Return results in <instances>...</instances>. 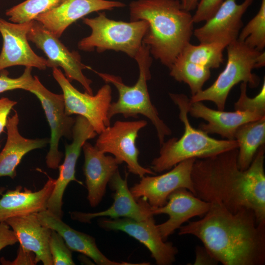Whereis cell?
Segmentation results:
<instances>
[{"label": "cell", "instance_id": "6da1fadb", "mask_svg": "<svg viewBox=\"0 0 265 265\" xmlns=\"http://www.w3.org/2000/svg\"><path fill=\"white\" fill-rule=\"evenodd\" d=\"M265 151L263 144L244 171L238 165V148L196 159L191 172L195 195L220 203L232 213L251 209L258 222H265Z\"/></svg>", "mask_w": 265, "mask_h": 265}, {"label": "cell", "instance_id": "7a4b0ae2", "mask_svg": "<svg viewBox=\"0 0 265 265\" xmlns=\"http://www.w3.org/2000/svg\"><path fill=\"white\" fill-rule=\"evenodd\" d=\"M179 235L199 238L223 265L265 264V222H258L253 210L232 213L218 203H211L201 219L181 226Z\"/></svg>", "mask_w": 265, "mask_h": 265}, {"label": "cell", "instance_id": "3957f363", "mask_svg": "<svg viewBox=\"0 0 265 265\" xmlns=\"http://www.w3.org/2000/svg\"><path fill=\"white\" fill-rule=\"evenodd\" d=\"M130 21L144 20L148 28L142 44L169 69L193 34L192 15L179 0H135L129 4Z\"/></svg>", "mask_w": 265, "mask_h": 265}, {"label": "cell", "instance_id": "277c9868", "mask_svg": "<svg viewBox=\"0 0 265 265\" xmlns=\"http://www.w3.org/2000/svg\"><path fill=\"white\" fill-rule=\"evenodd\" d=\"M169 95L179 108V117L184 124V132L179 139L171 138L160 145L159 156L151 163V168L154 172L169 170L187 159L206 158L238 148L235 139H216L193 128L188 118L190 99L184 94L170 93Z\"/></svg>", "mask_w": 265, "mask_h": 265}, {"label": "cell", "instance_id": "5b68a950", "mask_svg": "<svg viewBox=\"0 0 265 265\" xmlns=\"http://www.w3.org/2000/svg\"><path fill=\"white\" fill-rule=\"evenodd\" d=\"M134 59L139 68V77L132 86L124 84L121 77L107 73L94 71L106 83L113 84L117 89L118 100L110 105L108 117L122 114L124 117L137 118L142 114L148 118L154 126L160 146L164 142L166 136L172 133L171 130L159 116L156 107L152 104L148 92L147 81L150 80V68L152 63L149 48L142 44Z\"/></svg>", "mask_w": 265, "mask_h": 265}, {"label": "cell", "instance_id": "8992f818", "mask_svg": "<svg viewBox=\"0 0 265 265\" xmlns=\"http://www.w3.org/2000/svg\"><path fill=\"white\" fill-rule=\"evenodd\" d=\"M83 23L91 29V34L81 39L80 50L103 53L107 50L122 52L134 58L142 44L148 28L144 20L126 22L108 18L104 12L92 18H83Z\"/></svg>", "mask_w": 265, "mask_h": 265}, {"label": "cell", "instance_id": "52a82bcc", "mask_svg": "<svg viewBox=\"0 0 265 265\" xmlns=\"http://www.w3.org/2000/svg\"><path fill=\"white\" fill-rule=\"evenodd\" d=\"M227 60L224 69L208 88L202 90L190 99V102L209 101L218 110H224L225 103L231 89L240 82L251 88H256L260 77L253 73L258 56L262 52L251 48L237 39L226 47Z\"/></svg>", "mask_w": 265, "mask_h": 265}, {"label": "cell", "instance_id": "ba28073f", "mask_svg": "<svg viewBox=\"0 0 265 265\" xmlns=\"http://www.w3.org/2000/svg\"><path fill=\"white\" fill-rule=\"evenodd\" d=\"M53 75L62 89L67 115L78 114L84 117L98 134L110 126L108 111L112 97L111 88L108 83L103 85L93 95L86 91H79L58 68H53Z\"/></svg>", "mask_w": 265, "mask_h": 265}, {"label": "cell", "instance_id": "9c48e42d", "mask_svg": "<svg viewBox=\"0 0 265 265\" xmlns=\"http://www.w3.org/2000/svg\"><path fill=\"white\" fill-rule=\"evenodd\" d=\"M147 124L144 120L116 121L100 134L95 146L102 153L112 154L119 164L125 162L129 172L140 178L146 174L155 175L152 169L138 162L139 151L135 144L138 132Z\"/></svg>", "mask_w": 265, "mask_h": 265}, {"label": "cell", "instance_id": "30bf717a", "mask_svg": "<svg viewBox=\"0 0 265 265\" xmlns=\"http://www.w3.org/2000/svg\"><path fill=\"white\" fill-rule=\"evenodd\" d=\"M27 37L28 41L44 53L47 57L48 67H61L70 82L72 80L78 81L86 92L93 95L91 87L92 81L82 72L85 69H92L82 63L78 52L69 51L58 38L36 20L32 21Z\"/></svg>", "mask_w": 265, "mask_h": 265}, {"label": "cell", "instance_id": "8fae6325", "mask_svg": "<svg viewBox=\"0 0 265 265\" xmlns=\"http://www.w3.org/2000/svg\"><path fill=\"white\" fill-rule=\"evenodd\" d=\"M39 100L49 123L51 132L50 148L46 156L47 166L53 169L58 167L63 154L58 150L59 141L64 136L72 138V130L75 118L65 112L63 94H57L47 89L38 77L33 80L27 89Z\"/></svg>", "mask_w": 265, "mask_h": 265}, {"label": "cell", "instance_id": "7c38bea8", "mask_svg": "<svg viewBox=\"0 0 265 265\" xmlns=\"http://www.w3.org/2000/svg\"><path fill=\"white\" fill-rule=\"evenodd\" d=\"M99 225L108 231H120L133 238L149 250L158 265H170L176 260L177 248L171 242L164 241L154 216L141 221L127 217L102 218Z\"/></svg>", "mask_w": 265, "mask_h": 265}, {"label": "cell", "instance_id": "4fadbf2b", "mask_svg": "<svg viewBox=\"0 0 265 265\" xmlns=\"http://www.w3.org/2000/svg\"><path fill=\"white\" fill-rule=\"evenodd\" d=\"M195 159L182 161L159 176L142 177L138 183L130 188L132 194L136 199H146L152 209L164 206L169 195L180 188H186L195 195L191 172Z\"/></svg>", "mask_w": 265, "mask_h": 265}, {"label": "cell", "instance_id": "5bb4252c", "mask_svg": "<svg viewBox=\"0 0 265 265\" xmlns=\"http://www.w3.org/2000/svg\"><path fill=\"white\" fill-rule=\"evenodd\" d=\"M75 119L72 130L73 141L65 145V159L58 166V177L47 204V210L60 218L63 216L62 198L68 185L71 181L82 185L75 177L76 165L82 146L87 140L94 138L97 134L85 118L78 115Z\"/></svg>", "mask_w": 265, "mask_h": 265}, {"label": "cell", "instance_id": "9a60e30c", "mask_svg": "<svg viewBox=\"0 0 265 265\" xmlns=\"http://www.w3.org/2000/svg\"><path fill=\"white\" fill-rule=\"evenodd\" d=\"M32 22L14 23L0 17V33L3 45L0 53V72L15 66L45 70L47 59L38 55L30 47L27 33Z\"/></svg>", "mask_w": 265, "mask_h": 265}, {"label": "cell", "instance_id": "2e32d148", "mask_svg": "<svg viewBox=\"0 0 265 265\" xmlns=\"http://www.w3.org/2000/svg\"><path fill=\"white\" fill-rule=\"evenodd\" d=\"M127 175L123 179L118 170L112 177L109 184L114 191L112 205L105 211L97 212H72L71 218L83 223H89L97 217L108 216L110 218L127 217L137 221L145 220L154 215L152 208L143 198L136 199L132 194L127 184Z\"/></svg>", "mask_w": 265, "mask_h": 265}, {"label": "cell", "instance_id": "e0dca14e", "mask_svg": "<svg viewBox=\"0 0 265 265\" xmlns=\"http://www.w3.org/2000/svg\"><path fill=\"white\" fill-rule=\"evenodd\" d=\"M253 0H244L238 4L237 0H224L203 26L194 30V36L200 43L237 39L243 26L242 17Z\"/></svg>", "mask_w": 265, "mask_h": 265}, {"label": "cell", "instance_id": "ac0fdd59", "mask_svg": "<svg viewBox=\"0 0 265 265\" xmlns=\"http://www.w3.org/2000/svg\"><path fill=\"white\" fill-rule=\"evenodd\" d=\"M126 6L119 1L107 0H64L56 7L34 19L59 38L71 24L94 12L111 10Z\"/></svg>", "mask_w": 265, "mask_h": 265}, {"label": "cell", "instance_id": "d6986e66", "mask_svg": "<svg viewBox=\"0 0 265 265\" xmlns=\"http://www.w3.org/2000/svg\"><path fill=\"white\" fill-rule=\"evenodd\" d=\"M211 205V203L201 200L186 188L182 187L172 192L164 206L152 208V212L154 215L166 214L169 216L167 220L157 225L162 239L166 241L170 235L189 219L205 215Z\"/></svg>", "mask_w": 265, "mask_h": 265}, {"label": "cell", "instance_id": "ffe728a7", "mask_svg": "<svg viewBox=\"0 0 265 265\" xmlns=\"http://www.w3.org/2000/svg\"><path fill=\"white\" fill-rule=\"evenodd\" d=\"M84 156L83 172L88 191L87 199L92 207L102 201L106 186L119 164L115 158L106 156L95 146L86 141L82 148Z\"/></svg>", "mask_w": 265, "mask_h": 265}, {"label": "cell", "instance_id": "44dd1931", "mask_svg": "<svg viewBox=\"0 0 265 265\" xmlns=\"http://www.w3.org/2000/svg\"><path fill=\"white\" fill-rule=\"evenodd\" d=\"M188 113L193 117L207 121L201 123L198 129L207 134L216 133L228 140L235 139V132L241 125L265 117V113L257 111L214 110L202 102H190Z\"/></svg>", "mask_w": 265, "mask_h": 265}, {"label": "cell", "instance_id": "7402d4cb", "mask_svg": "<svg viewBox=\"0 0 265 265\" xmlns=\"http://www.w3.org/2000/svg\"><path fill=\"white\" fill-rule=\"evenodd\" d=\"M48 176L43 187L32 191L19 186L14 190H8L0 198V221L16 216L38 213L47 210V204L54 189L56 179Z\"/></svg>", "mask_w": 265, "mask_h": 265}, {"label": "cell", "instance_id": "603a6c76", "mask_svg": "<svg viewBox=\"0 0 265 265\" xmlns=\"http://www.w3.org/2000/svg\"><path fill=\"white\" fill-rule=\"evenodd\" d=\"M36 213L10 217L5 222L15 233L20 246L33 252L37 263L53 265L49 247L52 230L41 222Z\"/></svg>", "mask_w": 265, "mask_h": 265}, {"label": "cell", "instance_id": "cb8c5ba5", "mask_svg": "<svg viewBox=\"0 0 265 265\" xmlns=\"http://www.w3.org/2000/svg\"><path fill=\"white\" fill-rule=\"evenodd\" d=\"M41 222L46 227L57 232L63 238L72 251L81 253L90 258L98 265H136L126 262H118L107 258L99 249L95 239L90 235L79 232L64 223L58 218L45 210L37 213Z\"/></svg>", "mask_w": 265, "mask_h": 265}, {"label": "cell", "instance_id": "d4e9b609", "mask_svg": "<svg viewBox=\"0 0 265 265\" xmlns=\"http://www.w3.org/2000/svg\"><path fill=\"white\" fill-rule=\"evenodd\" d=\"M19 118L18 113L8 117L6 126L7 140L0 152V177L8 176L14 179L16 168L25 155L30 151L42 148L49 143L46 138L28 139L19 132Z\"/></svg>", "mask_w": 265, "mask_h": 265}, {"label": "cell", "instance_id": "484cf974", "mask_svg": "<svg viewBox=\"0 0 265 265\" xmlns=\"http://www.w3.org/2000/svg\"><path fill=\"white\" fill-rule=\"evenodd\" d=\"M238 143V165L242 171L247 169L259 149L265 142V117L245 123L235 132Z\"/></svg>", "mask_w": 265, "mask_h": 265}, {"label": "cell", "instance_id": "4316f807", "mask_svg": "<svg viewBox=\"0 0 265 265\" xmlns=\"http://www.w3.org/2000/svg\"><path fill=\"white\" fill-rule=\"evenodd\" d=\"M231 42L222 40L198 45L189 43L178 56L210 70L216 69L223 63V51Z\"/></svg>", "mask_w": 265, "mask_h": 265}, {"label": "cell", "instance_id": "83f0119b", "mask_svg": "<svg viewBox=\"0 0 265 265\" xmlns=\"http://www.w3.org/2000/svg\"><path fill=\"white\" fill-rule=\"evenodd\" d=\"M170 75L176 81L186 83L191 96L203 90L211 76L210 69L178 56L169 68Z\"/></svg>", "mask_w": 265, "mask_h": 265}, {"label": "cell", "instance_id": "f1b7e54d", "mask_svg": "<svg viewBox=\"0 0 265 265\" xmlns=\"http://www.w3.org/2000/svg\"><path fill=\"white\" fill-rule=\"evenodd\" d=\"M64 0H26L6 10L5 15L14 23L34 20L38 15L59 5Z\"/></svg>", "mask_w": 265, "mask_h": 265}, {"label": "cell", "instance_id": "f546056e", "mask_svg": "<svg viewBox=\"0 0 265 265\" xmlns=\"http://www.w3.org/2000/svg\"><path fill=\"white\" fill-rule=\"evenodd\" d=\"M237 39L258 51L265 47V0L256 15L239 31Z\"/></svg>", "mask_w": 265, "mask_h": 265}, {"label": "cell", "instance_id": "4dcf8cb0", "mask_svg": "<svg viewBox=\"0 0 265 265\" xmlns=\"http://www.w3.org/2000/svg\"><path fill=\"white\" fill-rule=\"evenodd\" d=\"M247 84L241 82L240 95L235 103V110L257 111L265 114V81L259 93L254 98H249L246 93Z\"/></svg>", "mask_w": 265, "mask_h": 265}, {"label": "cell", "instance_id": "1f68e13d", "mask_svg": "<svg viewBox=\"0 0 265 265\" xmlns=\"http://www.w3.org/2000/svg\"><path fill=\"white\" fill-rule=\"evenodd\" d=\"M50 250L53 265H74L72 251L62 237L52 230L49 240Z\"/></svg>", "mask_w": 265, "mask_h": 265}, {"label": "cell", "instance_id": "d6a6232c", "mask_svg": "<svg viewBox=\"0 0 265 265\" xmlns=\"http://www.w3.org/2000/svg\"><path fill=\"white\" fill-rule=\"evenodd\" d=\"M31 71L32 67H26L23 74L17 78L8 77L9 73L6 70L0 72V94L19 89L27 91L33 80Z\"/></svg>", "mask_w": 265, "mask_h": 265}, {"label": "cell", "instance_id": "836d02e7", "mask_svg": "<svg viewBox=\"0 0 265 265\" xmlns=\"http://www.w3.org/2000/svg\"><path fill=\"white\" fill-rule=\"evenodd\" d=\"M224 0H199L196 11L192 15L194 23L205 22L218 9Z\"/></svg>", "mask_w": 265, "mask_h": 265}, {"label": "cell", "instance_id": "e575fe53", "mask_svg": "<svg viewBox=\"0 0 265 265\" xmlns=\"http://www.w3.org/2000/svg\"><path fill=\"white\" fill-rule=\"evenodd\" d=\"M0 262L3 265H35L37 263L35 254L20 246L17 257L13 261H7L2 258Z\"/></svg>", "mask_w": 265, "mask_h": 265}, {"label": "cell", "instance_id": "d590c367", "mask_svg": "<svg viewBox=\"0 0 265 265\" xmlns=\"http://www.w3.org/2000/svg\"><path fill=\"white\" fill-rule=\"evenodd\" d=\"M5 221H0V251L18 242L16 235Z\"/></svg>", "mask_w": 265, "mask_h": 265}, {"label": "cell", "instance_id": "8d00e7d4", "mask_svg": "<svg viewBox=\"0 0 265 265\" xmlns=\"http://www.w3.org/2000/svg\"><path fill=\"white\" fill-rule=\"evenodd\" d=\"M17 103V102L8 98H0V134L6 127L8 114Z\"/></svg>", "mask_w": 265, "mask_h": 265}, {"label": "cell", "instance_id": "74e56055", "mask_svg": "<svg viewBox=\"0 0 265 265\" xmlns=\"http://www.w3.org/2000/svg\"><path fill=\"white\" fill-rule=\"evenodd\" d=\"M218 262L215 260L204 246L195 248V259L194 265H215Z\"/></svg>", "mask_w": 265, "mask_h": 265}, {"label": "cell", "instance_id": "f35d334b", "mask_svg": "<svg viewBox=\"0 0 265 265\" xmlns=\"http://www.w3.org/2000/svg\"><path fill=\"white\" fill-rule=\"evenodd\" d=\"M199 0H181V3L183 8L186 11L196 9Z\"/></svg>", "mask_w": 265, "mask_h": 265}, {"label": "cell", "instance_id": "ab89813d", "mask_svg": "<svg viewBox=\"0 0 265 265\" xmlns=\"http://www.w3.org/2000/svg\"><path fill=\"white\" fill-rule=\"evenodd\" d=\"M265 65V51H262L259 54L256 64V68H260L263 67Z\"/></svg>", "mask_w": 265, "mask_h": 265}, {"label": "cell", "instance_id": "60d3db41", "mask_svg": "<svg viewBox=\"0 0 265 265\" xmlns=\"http://www.w3.org/2000/svg\"><path fill=\"white\" fill-rule=\"evenodd\" d=\"M3 188H2L1 189V190L0 191V194H1V192L4 190V189H3Z\"/></svg>", "mask_w": 265, "mask_h": 265}]
</instances>
